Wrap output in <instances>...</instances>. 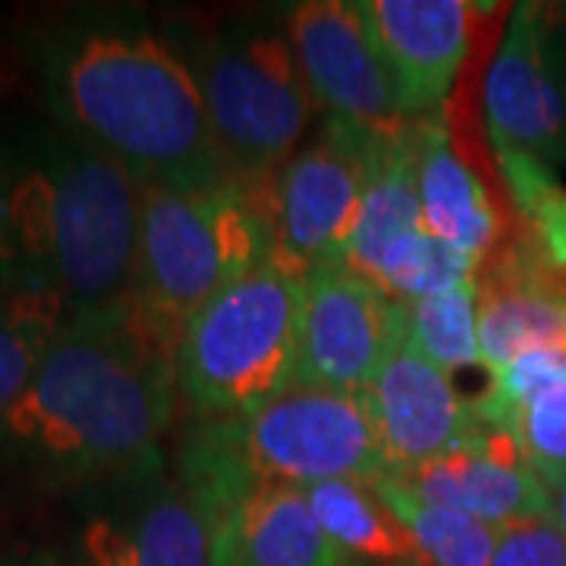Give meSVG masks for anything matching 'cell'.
<instances>
[{
  "label": "cell",
  "mask_w": 566,
  "mask_h": 566,
  "mask_svg": "<svg viewBox=\"0 0 566 566\" xmlns=\"http://www.w3.org/2000/svg\"><path fill=\"white\" fill-rule=\"evenodd\" d=\"M419 501L457 510L491 526L554 513V494L528 465L520 438L472 406V422L447 453L400 475H385Z\"/></svg>",
  "instance_id": "obj_13"
},
{
  "label": "cell",
  "mask_w": 566,
  "mask_h": 566,
  "mask_svg": "<svg viewBox=\"0 0 566 566\" xmlns=\"http://www.w3.org/2000/svg\"><path fill=\"white\" fill-rule=\"evenodd\" d=\"M174 32L202 88L227 177L268 189L318 114L283 17H243L208 32L174 25Z\"/></svg>",
  "instance_id": "obj_6"
},
{
  "label": "cell",
  "mask_w": 566,
  "mask_h": 566,
  "mask_svg": "<svg viewBox=\"0 0 566 566\" xmlns=\"http://www.w3.org/2000/svg\"><path fill=\"white\" fill-rule=\"evenodd\" d=\"M305 494L346 566H416L412 535L375 482H324Z\"/></svg>",
  "instance_id": "obj_19"
},
{
  "label": "cell",
  "mask_w": 566,
  "mask_h": 566,
  "mask_svg": "<svg viewBox=\"0 0 566 566\" xmlns=\"http://www.w3.org/2000/svg\"><path fill=\"white\" fill-rule=\"evenodd\" d=\"M419 126V123H416ZM424 230L419 180H416V129L394 145H378L365 186L363 208L346 249V264L368 277L378 259L403 237Z\"/></svg>",
  "instance_id": "obj_20"
},
{
  "label": "cell",
  "mask_w": 566,
  "mask_h": 566,
  "mask_svg": "<svg viewBox=\"0 0 566 566\" xmlns=\"http://www.w3.org/2000/svg\"><path fill=\"white\" fill-rule=\"evenodd\" d=\"M63 322L66 312L57 296L32 286L7 293L0 305V431L32 385Z\"/></svg>",
  "instance_id": "obj_21"
},
{
  "label": "cell",
  "mask_w": 566,
  "mask_h": 566,
  "mask_svg": "<svg viewBox=\"0 0 566 566\" xmlns=\"http://www.w3.org/2000/svg\"><path fill=\"white\" fill-rule=\"evenodd\" d=\"M271 186L142 182L136 303L174 349L199 308L274 259Z\"/></svg>",
  "instance_id": "obj_5"
},
{
  "label": "cell",
  "mask_w": 566,
  "mask_h": 566,
  "mask_svg": "<svg viewBox=\"0 0 566 566\" xmlns=\"http://www.w3.org/2000/svg\"><path fill=\"white\" fill-rule=\"evenodd\" d=\"M554 494V516H557V526L564 532V542H566V479L560 485L551 491Z\"/></svg>",
  "instance_id": "obj_28"
},
{
  "label": "cell",
  "mask_w": 566,
  "mask_h": 566,
  "mask_svg": "<svg viewBox=\"0 0 566 566\" xmlns=\"http://www.w3.org/2000/svg\"><path fill=\"white\" fill-rule=\"evenodd\" d=\"M359 7L397 82L406 117L444 120L475 22L488 7L472 0H359Z\"/></svg>",
  "instance_id": "obj_14"
},
{
  "label": "cell",
  "mask_w": 566,
  "mask_h": 566,
  "mask_svg": "<svg viewBox=\"0 0 566 566\" xmlns=\"http://www.w3.org/2000/svg\"><path fill=\"white\" fill-rule=\"evenodd\" d=\"M303 303V274L271 259L192 315L174 359L196 419H237L296 385Z\"/></svg>",
  "instance_id": "obj_7"
},
{
  "label": "cell",
  "mask_w": 566,
  "mask_h": 566,
  "mask_svg": "<svg viewBox=\"0 0 566 566\" xmlns=\"http://www.w3.org/2000/svg\"><path fill=\"white\" fill-rule=\"evenodd\" d=\"M73 566H218L214 526L161 460L82 491Z\"/></svg>",
  "instance_id": "obj_9"
},
{
  "label": "cell",
  "mask_w": 566,
  "mask_h": 566,
  "mask_svg": "<svg viewBox=\"0 0 566 566\" xmlns=\"http://www.w3.org/2000/svg\"><path fill=\"white\" fill-rule=\"evenodd\" d=\"M378 145L387 142L324 117L318 136L283 164L271 186L277 262L303 277L346 262Z\"/></svg>",
  "instance_id": "obj_11"
},
{
  "label": "cell",
  "mask_w": 566,
  "mask_h": 566,
  "mask_svg": "<svg viewBox=\"0 0 566 566\" xmlns=\"http://www.w3.org/2000/svg\"><path fill=\"white\" fill-rule=\"evenodd\" d=\"M365 400L385 447V475H400L447 453L472 422V400H463L450 375L412 346L403 315L397 340L365 390Z\"/></svg>",
  "instance_id": "obj_15"
},
{
  "label": "cell",
  "mask_w": 566,
  "mask_h": 566,
  "mask_svg": "<svg viewBox=\"0 0 566 566\" xmlns=\"http://www.w3.org/2000/svg\"><path fill=\"white\" fill-rule=\"evenodd\" d=\"M290 44L315 107L375 142H403L416 123L406 117L359 0H303L281 10Z\"/></svg>",
  "instance_id": "obj_10"
},
{
  "label": "cell",
  "mask_w": 566,
  "mask_h": 566,
  "mask_svg": "<svg viewBox=\"0 0 566 566\" xmlns=\"http://www.w3.org/2000/svg\"><path fill=\"white\" fill-rule=\"evenodd\" d=\"M472 406L491 419L506 424L526 453L528 465L542 475L551 491L566 479V390H551L516 409H488L479 400Z\"/></svg>",
  "instance_id": "obj_25"
},
{
  "label": "cell",
  "mask_w": 566,
  "mask_h": 566,
  "mask_svg": "<svg viewBox=\"0 0 566 566\" xmlns=\"http://www.w3.org/2000/svg\"><path fill=\"white\" fill-rule=\"evenodd\" d=\"M7 293H10V286H7L3 274H0V305H3V300H7Z\"/></svg>",
  "instance_id": "obj_29"
},
{
  "label": "cell",
  "mask_w": 566,
  "mask_h": 566,
  "mask_svg": "<svg viewBox=\"0 0 566 566\" xmlns=\"http://www.w3.org/2000/svg\"><path fill=\"white\" fill-rule=\"evenodd\" d=\"M174 472L214 526L255 488L375 482L387 460L365 394L293 385L237 419H199Z\"/></svg>",
  "instance_id": "obj_4"
},
{
  "label": "cell",
  "mask_w": 566,
  "mask_h": 566,
  "mask_svg": "<svg viewBox=\"0 0 566 566\" xmlns=\"http://www.w3.org/2000/svg\"><path fill=\"white\" fill-rule=\"evenodd\" d=\"M491 566H566V542L557 516L547 513L506 526Z\"/></svg>",
  "instance_id": "obj_26"
},
{
  "label": "cell",
  "mask_w": 566,
  "mask_h": 566,
  "mask_svg": "<svg viewBox=\"0 0 566 566\" xmlns=\"http://www.w3.org/2000/svg\"><path fill=\"white\" fill-rule=\"evenodd\" d=\"M142 180L54 120L0 142V274L57 296L66 318L136 296Z\"/></svg>",
  "instance_id": "obj_3"
},
{
  "label": "cell",
  "mask_w": 566,
  "mask_h": 566,
  "mask_svg": "<svg viewBox=\"0 0 566 566\" xmlns=\"http://www.w3.org/2000/svg\"><path fill=\"white\" fill-rule=\"evenodd\" d=\"M0 566H73L66 554L57 551H48V547H29V551H13V554H3Z\"/></svg>",
  "instance_id": "obj_27"
},
{
  "label": "cell",
  "mask_w": 566,
  "mask_h": 566,
  "mask_svg": "<svg viewBox=\"0 0 566 566\" xmlns=\"http://www.w3.org/2000/svg\"><path fill=\"white\" fill-rule=\"evenodd\" d=\"M475 271L479 268L465 255L453 252L428 230H416L387 249L375 271L368 274V281L381 286L394 303H412L472 281Z\"/></svg>",
  "instance_id": "obj_24"
},
{
  "label": "cell",
  "mask_w": 566,
  "mask_h": 566,
  "mask_svg": "<svg viewBox=\"0 0 566 566\" xmlns=\"http://www.w3.org/2000/svg\"><path fill=\"white\" fill-rule=\"evenodd\" d=\"M406 337L434 363L444 375L469 371L482 363L479 346V305H475V277L457 283L444 293L400 303Z\"/></svg>",
  "instance_id": "obj_23"
},
{
  "label": "cell",
  "mask_w": 566,
  "mask_h": 566,
  "mask_svg": "<svg viewBox=\"0 0 566 566\" xmlns=\"http://www.w3.org/2000/svg\"><path fill=\"white\" fill-rule=\"evenodd\" d=\"M479 346L491 375L526 353L566 349V293L547 277L532 240L497 245L475 271Z\"/></svg>",
  "instance_id": "obj_16"
},
{
  "label": "cell",
  "mask_w": 566,
  "mask_h": 566,
  "mask_svg": "<svg viewBox=\"0 0 566 566\" xmlns=\"http://www.w3.org/2000/svg\"><path fill=\"white\" fill-rule=\"evenodd\" d=\"M218 566H346L305 488L264 485L214 523Z\"/></svg>",
  "instance_id": "obj_18"
},
{
  "label": "cell",
  "mask_w": 566,
  "mask_h": 566,
  "mask_svg": "<svg viewBox=\"0 0 566 566\" xmlns=\"http://www.w3.org/2000/svg\"><path fill=\"white\" fill-rule=\"evenodd\" d=\"M416 180L422 223L469 262H485L504 243V218L475 167L453 148L444 120L416 126Z\"/></svg>",
  "instance_id": "obj_17"
},
{
  "label": "cell",
  "mask_w": 566,
  "mask_h": 566,
  "mask_svg": "<svg viewBox=\"0 0 566 566\" xmlns=\"http://www.w3.org/2000/svg\"><path fill=\"white\" fill-rule=\"evenodd\" d=\"M400 331V303L346 262L305 277L296 385L365 394Z\"/></svg>",
  "instance_id": "obj_12"
},
{
  "label": "cell",
  "mask_w": 566,
  "mask_h": 566,
  "mask_svg": "<svg viewBox=\"0 0 566 566\" xmlns=\"http://www.w3.org/2000/svg\"><path fill=\"white\" fill-rule=\"evenodd\" d=\"M174 340L133 300L66 318L0 431V465L88 491L161 460L180 403Z\"/></svg>",
  "instance_id": "obj_2"
},
{
  "label": "cell",
  "mask_w": 566,
  "mask_h": 566,
  "mask_svg": "<svg viewBox=\"0 0 566 566\" xmlns=\"http://www.w3.org/2000/svg\"><path fill=\"white\" fill-rule=\"evenodd\" d=\"M488 142L528 214L566 167V10L516 3L485 76Z\"/></svg>",
  "instance_id": "obj_8"
},
{
  "label": "cell",
  "mask_w": 566,
  "mask_h": 566,
  "mask_svg": "<svg viewBox=\"0 0 566 566\" xmlns=\"http://www.w3.org/2000/svg\"><path fill=\"white\" fill-rule=\"evenodd\" d=\"M375 485L409 528L416 545V566H491L504 528L457 510L424 504L385 475L375 479Z\"/></svg>",
  "instance_id": "obj_22"
},
{
  "label": "cell",
  "mask_w": 566,
  "mask_h": 566,
  "mask_svg": "<svg viewBox=\"0 0 566 566\" xmlns=\"http://www.w3.org/2000/svg\"><path fill=\"white\" fill-rule=\"evenodd\" d=\"M22 48L51 120L136 180H230L174 25L126 7H73L32 25Z\"/></svg>",
  "instance_id": "obj_1"
}]
</instances>
